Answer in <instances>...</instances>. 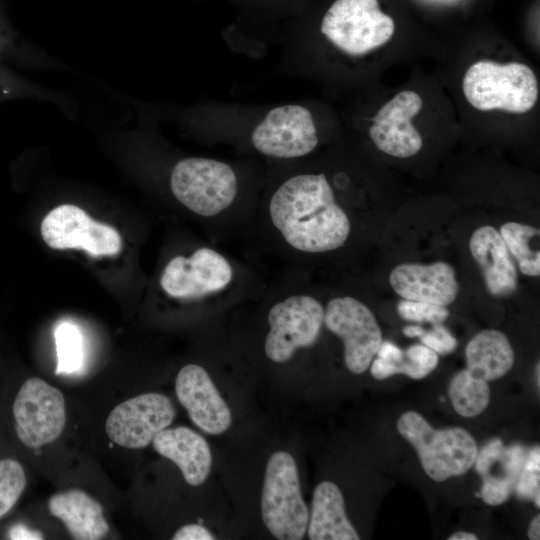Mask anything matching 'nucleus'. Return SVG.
Here are the masks:
<instances>
[{"label":"nucleus","mask_w":540,"mask_h":540,"mask_svg":"<svg viewBox=\"0 0 540 540\" xmlns=\"http://www.w3.org/2000/svg\"><path fill=\"white\" fill-rule=\"evenodd\" d=\"M263 211L272 235L294 255L335 251L351 233L350 218L325 173L293 172L282 178Z\"/></svg>","instance_id":"1"},{"label":"nucleus","mask_w":540,"mask_h":540,"mask_svg":"<svg viewBox=\"0 0 540 540\" xmlns=\"http://www.w3.org/2000/svg\"><path fill=\"white\" fill-rule=\"evenodd\" d=\"M170 189L175 199L199 217L216 219L238 203L240 180L227 162L207 157H187L171 170Z\"/></svg>","instance_id":"2"},{"label":"nucleus","mask_w":540,"mask_h":540,"mask_svg":"<svg viewBox=\"0 0 540 540\" xmlns=\"http://www.w3.org/2000/svg\"><path fill=\"white\" fill-rule=\"evenodd\" d=\"M462 87L467 101L481 111L526 113L534 107L539 94L535 73L519 62L480 60L468 68Z\"/></svg>","instance_id":"3"},{"label":"nucleus","mask_w":540,"mask_h":540,"mask_svg":"<svg viewBox=\"0 0 540 540\" xmlns=\"http://www.w3.org/2000/svg\"><path fill=\"white\" fill-rule=\"evenodd\" d=\"M397 429L415 448L423 470L434 481L462 475L475 462L477 444L463 428L434 429L419 413L408 411L399 417Z\"/></svg>","instance_id":"4"},{"label":"nucleus","mask_w":540,"mask_h":540,"mask_svg":"<svg viewBox=\"0 0 540 540\" xmlns=\"http://www.w3.org/2000/svg\"><path fill=\"white\" fill-rule=\"evenodd\" d=\"M237 282L234 262L210 246L173 257L160 276V286L169 297L189 302L228 296Z\"/></svg>","instance_id":"5"},{"label":"nucleus","mask_w":540,"mask_h":540,"mask_svg":"<svg viewBox=\"0 0 540 540\" xmlns=\"http://www.w3.org/2000/svg\"><path fill=\"white\" fill-rule=\"evenodd\" d=\"M261 515L277 539L300 540L307 531L308 508L302 498L295 460L287 452H275L267 462Z\"/></svg>","instance_id":"6"},{"label":"nucleus","mask_w":540,"mask_h":540,"mask_svg":"<svg viewBox=\"0 0 540 540\" xmlns=\"http://www.w3.org/2000/svg\"><path fill=\"white\" fill-rule=\"evenodd\" d=\"M320 31L339 51L358 57L387 43L395 24L378 0H336L326 11Z\"/></svg>","instance_id":"7"},{"label":"nucleus","mask_w":540,"mask_h":540,"mask_svg":"<svg viewBox=\"0 0 540 540\" xmlns=\"http://www.w3.org/2000/svg\"><path fill=\"white\" fill-rule=\"evenodd\" d=\"M282 296L268 310L269 331L264 342L266 357L278 364L315 344L324 324V307L317 298L296 291Z\"/></svg>","instance_id":"8"},{"label":"nucleus","mask_w":540,"mask_h":540,"mask_svg":"<svg viewBox=\"0 0 540 540\" xmlns=\"http://www.w3.org/2000/svg\"><path fill=\"white\" fill-rule=\"evenodd\" d=\"M250 142L263 156L295 160L314 151L319 136L313 114L307 107L285 104L264 115L252 129Z\"/></svg>","instance_id":"9"},{"label":"nucleus","mask_w":540,"mask_h":540,"mask_svg":"<svg viewBox=\"0 0 540 540\" xmlns=\"http://www.w3.org/2000/svg\"><path fill=\"white\" fill-rule=\"evenodd\" d=\"M324 325L342 340L347 369L354 374L365 372L383 341L371 310L350 295L335 297L324 308Z\"/></svg>","instance_id":"10"},{"label":"nucleus","mask_w":540,"mask_h":540,"mask_svg":"<svg viewBox=\"0 0 540 540\" xmlns=\"http://www.w3.org/2000/svg\"><path fill=\"white\" fill-rule=\"evenodd\" d=\"M16 434L27 447L39 448L56 440L66 423L65 399L40 378L26 380L13 403Z\"/></svg>","instance_id":"11"},{"label":"nucleus","mask_w":540,"mask_h":540,"mask_svg":"<svg viewBox=\"0 0 540 540\" xmlns=\"http://www.w3.org/2000/svg\"><path fill=\"white\" fill-rule=\"evenodd\" d=\"M41 235L53 249H82L92 257L113 256L122 247L115 228L93 220L84 210L71 204L57 206L45 216Z\"/></svg>","instance_id":"12"},{"label":"nucleus","mask_w":540,"mask_h":540,"mask_svg":"<svg viewBox=\"0 0 540 540\" xmlns=\"http://www.w3.org/2000/svg\"><path fill=\"white\" fill-rule=\"evenodd\" d=\"M171 400L160 393L140 394L117 405L106 420V433L115 444L141 449L174 420Z\"/></svg>","instance_id":"13"},{"label":"nucleus","mask_w":540,"mask_h":540,"mask_svg":"<svg viewBox=\"0 0 540 540\" xmlns=\"http://www.w3.org/2000/svg\"><path fill=\"white\" fill-rule=\"evenodd\" d=\"M422 99L414 91L396 94L373 117L369 136L382 152L397 158H408L422 148V137L411 119L422 108Z\"/></svg>","instance_id":"14"},{"label":"nucleus","mask_w":540,"mask_h":540,"mask_svg":"<svg viewBox=\"0 0 540 540\" xmlns=\"http://www.w3.org/2000/svg\"><path fill=\"white\" fill-rule=\"evenodd\" d=\"M175 391L191 421L203 432L219 435L230 427V408L203 367H182L175 380Z\"/></svg>","instance_id":"15"},{"label":"nucleus","mask_w":540,"mask_h":540,"mask_svg":"<svg viewBox=\"0 0 540 540\" xmlns=\"http://www.w3.org/2000/svg\"><path fill=\"white\" fill-rule=\"evenodd\" d=\"M527 450L515 443L505 446L501 439L493 438L478 450L474 466L482 479L480 497L491 506H497L511 496L522 470Z\"/></svg>","instance_id":"16"},{"label":"nucleus","mask_w":540,"mask_h":540,"mask_svg":"<svg viewBox=\"0 0 540 540\" xmlns=\"http://www.w3.org/2000/svg\"><path fill=\"white\" fill-rule=\"evenodd\" d=\"M389 282L403 299L441 306L451 304L458 293L455 270L443 261L400 264L391 271Z\"/></svg>","instance_id":"17"},{"label":"nucleus","mask_w":540,"mask_h":540,"mask_svg":"<svg viewBox=\"0 0 540 540\" xmlns=\"http://www.w3.org/2000/svg\"><path fill=\"white\" fill-rule=\"evenodd\" d=\"M469 249L491 295L503 297L516 290L517 269L499 231L492 226L476 229L471 235Z\"/></svg>","instance_id":"18"},{"label":"nucleus","mask_w":540,"mask_h":540,"mask_svg":"<svg viewBox=\"0 0 540 540\" xmlns=\"http://www.w3.org/2000/svg\"><path fill=\"white\" fill-rule=\"evenodd\" d=\"M152 444L156 452L179 467L189 485L205 482L211 470L212 454L200 434L185 426L166 428L155 436Z\"/></svg>","instance_id":"19"},{"label":"nucleus","mask_w":540,"mask_h":540,"mask_svg":"<svg viewBox=\"0 0 540 540\" xmlns=\"http://www.w3.org/2000/svg\"><path fill=\"white\" fill-rule=\"evenodd\" d=\"M50 513L60 519L76 540L102 539L109 531L99 502L82 490L69 489L52 495Z\"/></svg>","instance_id":"20"},{"label":"nucleus","mask_w":540,"mask_h":540,"mask_svg":"<svg viewBox=\"0 0 540 540\" xmlns=\"http://www.w3.org/2000/svg\"><path fill=\"white\" fill-rule=\"evenodd\" d=\"M308 536L311 540H358L349 522L338 486L330 481L319 483L313 492Z\"/></svg>","instance_id":"21"},{"label":"nucleus","mask_w":540,"mask_h":540,"mask_svg":"<svg viewBox=\"0 0 540 540\" xmlns=\"http://www.w3.org/2000/svg\"><path fill=\"white\" fill-rule=\"evenodd\" d=\"M465 356L466 369L487 382L501 378L514 364V352L508 338L495 329L476 334L467 344Z\"/></svg>","instance_id":"22"},{"label":"nucleus","mask_w":540,"mask_h":540,"mask_svg":"<svg viewBox=\"0 0 540 540\" xmlns=\"http://www.w3.org/2000/svg\"><path fill=\"white\" fill-rule=\"evenodd\" d=\"M438 361L436 352L423 344H413L404 351L403 358L397 363L374 358L370 372L377 380L386 379L394 374H405L412 379H422L436 368Z\"/></svg>","instance_id":"23"},{"label":"nucleus","mask_w":540,"mask_h":540,"mask_svg":"<svg viewBox=\"0 0 540 540\" xmlns=\"http://www.w3.org/2000/svg\"><path fill=\"white\" fill-rule=\"evenodd\" d=\"M448 394L455 411L464 417L482 413L489 404L490 388L487 381L473 376L467 369L451 379Z\"/></svg>","instance_id":"24"},{"label":"nucleus","mask_w":540,"mask_h":540,"mask_svg":"<svg viewBox=\"0 0 540 540\" xmlns=\"http://www.w3.org/2000/svg\"><path fill=\"white\" fill-rule=\"evenodd\" d=\"M510 254L516 259L521 273L526 276L540 275V253L532 250L530 242L539 237V229L518 222L504 223L499 231Z\"/></svg>","instance_id":"25"},{"label":"nucleus","mask_w":540,"mask_h":540,"mask_svg":"<svg viewBox=\"0 0 540 540\" xmlns=\"http://www.w3.org/2000/svg\"><path fill=\"white\" fill-rule=\"evenodd\" d=\"M57 352L56 374H71L84 364V340L78 327L70 322L59 324L54 331Z\"/></svg>","instance_id":"26"},{"label":"nucleus","mask_w":540,"mask_h":540,"mask_svg":"<svg viewBox=\"0 0 540 540\" xmlns=\"http://www.w3.org/2000/svg\"><path fill=\"white\" fill-rule=\"evenodd\" d=\"M26 486L22 465L13 459L0 460V519L16 504Z\"/></svg>","instance_id":"27"},{"label":"nucleus","mask_w":540,"mask_h":540,"mask_svg":"<svg viewBox=\"0 0 540 540\" xmlns=\"http://www.w3.org/2000/svg\"><path fill=\"white\" fill-rule=\"evenodd\" d=\"M515 492L522 500H533L540 506V448L527 451L526 458L515 485Z\"/></svg>","instance_id":"28"},{"label":"nucleus","mask_w":540,"mask_h":540,"mask_svg":"<svg viewBox=\"0 0 540 540\" xmlns=\"http://www.w3.org/2000/svg\"><path fill=\"white\" fill-rule=\"evenodd\" d=\"M398 314L407 321L441 324L449 316L446 306L403 299L397 304Z\"/></svg>","instance_id":"29"},{"label":"nucleus","mask_w":540,"mask_h":540,"mask_svg":"<svg viewBox=\"0 0 540 540\" xmlns=\"http://www.w3.org/2000/svg\"><path fill=\"white\" fill-rule=\"evenodd\" d=\"M419 338L423 345L441 355L451 353L457 347L456 338L442 323L435 324L430 331L424 330Z\"/></svg>","instance_id":"30"},{"label":"nucleus","mask_w":540,"mask_h":540,"mask_svg":"<svg viewBox=\"0 0 540 540\" xmlns=\"http://www.w3.org/2000/svg\"><path fill=\"white\" fill-rule=\"evenodd\" d=\"M173 540H213V534L201 524H188L179 528Z\"/></svg>","instance_id":"31"},{"label":"nucleus","mask_w":540,"mask_h":540,"mask_svg":"<svg viewBox=\"0 0 540 540\" xmlns=\"http://www.w3.org/2000/svg\"><path fill=\"white\" fill-rule=\"evenodd\" d=\"M403 356L404 351L390 341H382L376 353V357L390 363L399 362L403 358Z\"/></svg>","instance_id":"32"},{"label":"nucleus","mask_w":540,"mask_h":540,"mask_svg":"<svg viewBox=\"0 0 540 540\" xmlns=\"http://www.w3.org/2000/svg\"><path fill=\"white\" fill-rule=\"evenodd\" d=\"M10 539L14 540H39L43 539V534L37 530H33L31 528H28L24 525H16L11 528L10 530Z\"/></svg>","instance_id":"33"},{"label":"nucleus","mask_w":540,"mask_h":540,"mask_svg":"<svg viewBox=\"0 0 540 540\" xmlns=\"http://www.w3.org/2000/svg\"><path fill=\"white\" fill-rule=\"evenodd\" d=\"M528 538L531 540L540 539V516L539 515H536L529 525Z\"/></svg>","instance_id":"34"},{"label":"nucleus","mask_w":540,"mask_h":540,"mask_svg":"<svg viewBox=\"0 0 540 540\" xmlns=\"http://www.w3.org/2000/svg\"><path fill=\"white\" fill-rule=\"evenodd\" d=\"M402 332L407 337L415 338L420 337L423 334L424 329L420 326L409 325L404 327Z\"/></svg>","instance_id":"35"},{"label":"nucleus","mask_w":540,"mask_h":540,"mask_svg":"<svg viewBox=\"0 0 540 540\" xmlns=\"http://www.w3.org/2000/svg\"><path fill=\"white\" fill-rule=\"evenodd\" d=\"M448 539L449 540H477V536L470 532L459 531L452 534Z\"/></svg>","instance_id":"36"},{"label":"nucleus","mask_w":540,"mask_h":540,"mask_svg":"<svg viewBox=\"0 0 540 540\" xmlns=\"http://www.w3.org/2000/svg\"><path fill=\"white\" fill-rule=\"evenodd\" d=\"M539 371H540V366H539V363H538L537 366H536V370H535V372H536V376H535V377H536V379H537V385H538V387L540 386V373H539Z\"/></svg>","instance_id":"37"}]
</instances>
